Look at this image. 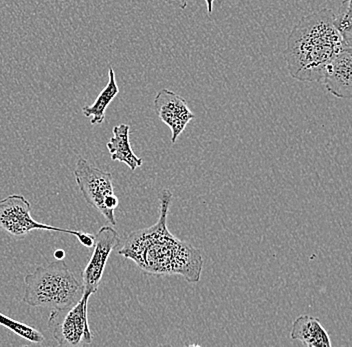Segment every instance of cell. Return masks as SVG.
<instances>
[{
	"mask_svg": "<svg viewBox=\"0 0 352 347\" xmlns=\"http://www.w3.org/2000/svg\"><path fill=\"white\" fill-rule=\"evenodd\" d=\"M164 1L165 3L170 4L180 10H186L187 3H188V0H164Z\"/></svg>",
	"mask_w": 352,
	"mask_h": 347,
	"instance_id": "15",
	"label": "cell"
},
{
	"mask_svg": "<svg viewBox=\"0 0 352 347\" xmlns=\"http://www.w3.org/2000/svg\"><path fill=\"white\" fill-rule=\"evenodd\" d=\"M113 136L107 142L110 157L113 161H120L126 164L131 171L142 166V158L136 157L132 150L129 133L131 127L127 124L116 125L113 127Z\"/></svg>",
	"mask_w": 352,
	"mask_h": 347,
	"instance_id": "11",
	"label": "cell"
},
{
	"mask_svg": "<svg viewBox=\"0 0 352 347\" xmlns=\"http://www.w3.org/2000/svg\"><path fill=\"white\" fill-rule=\"evenodd\" d=\"M120 237L113 227L103 226L94 236V252L82 272L85 292L94 295L98 292L110 254L120 245Z\"/></svg>",
	"mask_w": 352,
	"mask_h": 347,
	"instance_id": "7",
	"label": "cell"
},
{
	"mask_svg": "<svg viewBox=\"0 0 352 347\" xmlns=\"http://www.w3.org/2000/svg\"><path fill=\"white\" fill-rule=\"evenodd\" d=\"M90 294L83 293L76 304L65 309H52L48 320V328L60 346H78L90 344L92 333L87 317V303Z\"/></svg>",
	"mask_w": 352,
	"mask_h": 347,
	"instance_id": "6",
	"label": "cell"
},
{
	"mask_svg": "<svg viewBox=\"0 0 352 347\" xmlns=\"http://www.w3.org/2000/svg\"><path fill=\"white\" fill-rule=\"evenodd\" d=\"M347 47L334 26V12L329 8L303 17L287 38L285 56L292 78L322 85L330 60Z\"/></svg>",
	"mask_w": 352,
	"mask_h": 347,
	"instance_id": "2",
	"label": "cell"
},
{
	"mask_svg": "<svg viewBox=\"0 0 352 347\" xmlns=\"http://www.w3.org/2000/svg\"><path fill=\"white\" fill-rule=\"evenodd\" d=\"M204 1H206V6H208V12L209 14H210V13H212L213 3H214V0H204Z\"/></svg>",
	"mask_w": 352,
	"mask_h": 347,
	"instance_id": "17",
	"label": "cell"
},
{
	"mask_svg": "<svg viewBox=\"0 0 352 347\" xmlns=\"http://www.w3.org/2000/svg\"><path fill=\"white\" fill-rule=\"evenodd\" d=\"M158 199L160 214L157 223L129 234L118 254L131 259L145 273L155 276L179 274L188 282L197 283L204 267L201 254L167 230V214L173 201L171 191L162 190Z\"/></svg>",
	"mask_w": 352,
	"mask_h": 347,
	"instance_id": "1",
	"label": "cell"
},
{
	"mask_svg": "<svg viewBox=\"0 0 352 347\" xmlns=\"http://www.w3.org/2000/svg\"><path fill=\"white\" fill-rule=\"evenodd\" d=\"M154 109L157 112L158 117L170 128L173 144H175L189 122L195 117L187 107L186 100L168 89L158 92L154 100Z\"/></svg>",
	"mask_w": 352,
	"mask_h": 347,
	"instance_id": "8",
	"label": "cell"
},
{
	"mask_svg": "<svg viewBox=\"0 0 352 347\" xmlns=\"http://www.w3.org/2000/svg\"><path fill=\"white\" fill-rule=\"evenodd\" d=\"M290 337L309 347H331L329 333L318 318L300 315L292 324Z\"/></svg>",
	"mask_w": 352,
	"mask_h": 347,
	"instance_id": "10",
	"label": "cell"
},
{
	"mask_svg": "<svg viewBox=\"0 0 352 347\" xmlns=\"http://www.w3.org/2000/svg\"><path fill=\"white\" fill-rule=\"evenodd\" d=\"M334 26L347 47H352L351 0H343L338 12L334 13Z\"/></svg>",
	"mask_w": 352,
	"mask_h": 347,
	"instance_id": "13",
	"label": "cell"
},
{
	"mask_svg": "<svg viewBox=\"0 0 352 347\" xmlns=\"http://www.w3.org/2000/svg\"><path fill=\"white\" fill-rule=\"evenodd\" d=\"M0 230L15 237L26 236L33 230L63 232L76 236L79 243L85 247L91 248L94 245V236L92 234L55 227L35 221L32 216L30 201L19 194L10 195L0 201Z\"/></svg>",
	"mask_w": 352,
	"mask_h": 347,
	"instance_id": "4",
	"label": "cell"
},
{
	"mask_svg": "<svg viewBox=\"0 0 352 347\" xmlns=\"http://www.w3.org/2000/svg\"><path fill=\"white\" fill-rule=\"evenodd\" d=\"M54 258L56 259H65V251L63 249H57L54 251Z\"/></svg>",
	"mask_w": 352,
	"mask_h": 347,
	"instance_id": "16",
	"label": "cell"
},
{
	"mask_svg": "<svg viewBox=\"0 0 352 347\" xmlns=\"http://www.w3.org/2000/svg\"><path fill=\"white\" fill-rule=\"evenodd\" d=\"M332 96L340 100L352 98V48H344L336 54L324 70L323 82Z\"/></svg>",
	"mask_w": 352,
	"mask_h": 347,
	"instance_id": "9",
	"label": "cell"
},
{
	"mask_svg": "<svg viewBox=\"0 0 352 347\" xmlns=\"http://www.w3.org/2000/svg\"><path fill=\"white\" fill-rule=\"evenodd\" d=\"M74 177L87 203L96 208L110 224L116 225L114 212L120 201L114 194L111 173L91 166L80 157L76 161Z\"/></svg>",
	"mask_w": 352,
	"mask_h": 347,
	"instance_id": "5",
	"label": "cell"
},
{
	"mask_svg": "<svg viewBox=\"0 0 352 347\" xmlns=\"http://www.w3.org/2000/svg\"><path fill=\"white\" fill-rule=\"evenodd\" d=\"M109 80L107 87L99 93L98 98L91 105L82 107L83 115L90 117V124L92 125L101 124L105 120V111L107 107L111 103L116 96L120 93L118 83H116V72L113 68L109 67Z\"/></svg>",
	"mask_w": 352,
	"mask_h": 347,
	"instance_id": "12",
	"label": "cell"
},
{
	"mask_svg": "<svg viewBox=\"0 0 352 347\" xmlns=\"http://www.w3.org/2000/svg\"><path fill=\"white\" fill-rule=\"evenodd\" d=\"M85 287L63 259L41 265L24 278L23 302L32 307L65 309L82 298Z\"/></svg>",
	"mask_w": 352,
	"mask_h": 347,
	"instance_id": "3",
	"label": "cell"
},
{
	"mask_svg": "<svg viewBox=\"0 0 352 347\" xmlns=\"http://www.w3.org/2000/svg\"><path fill=\"white\" fill-rule=\"evenodd\" d=\"M0 325L6 327L15 335L21 336V337L33 342V344H43L44 339H45L41 331L33 328L30 325L12 320V318L8 317V316L4 315L1 313H0Z\"/></svg>",
	"mask_w": 352,
	"mask_h": 347,
	"instance_id": "14",
	"label": "cell"
}]
</instances>
